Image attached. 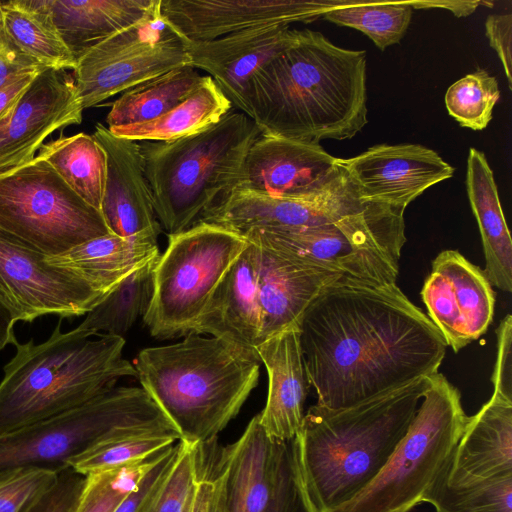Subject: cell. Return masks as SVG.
<instances>
[{"instance_id":"cell-10","label":"cell","mask_w":512,"mask_h":512,"mask_svg":"<svg viewBox=\"0 0 512 512\" xmlns=\"http://www.w3.org/2000/svg\"><path fill=\"white\" fill-rule=\"evenodd\" d=\"M240 234L198 222L168 235L154 268V291L143 322L158 339L185 336L224 274L247 247Z\"/></svg>"},{"instance_id":"cell-21","label":"cell","mask_w":512,"mask_h":512,"mask_svg":"<svg viewBox=\"0 0 512 512\" xmlns=\"http://www.w3.org/2000/svg\"><path fill=\"white\" fill-rule=\"evenodd\" d=\"M343 277L340 273L306 265L258 247L259 343L297 325L318 294Z\"/></svg>"},{"instance_id":"cell-34","label":"cell","mask_w":512,"mask_h":512,"mask_svg":"<svg viewBox=\"0 0 512 512\" xmlns=\"http://www.w3.org/2000/svg\"><path fill=\"white\" fill-rule=\"evenodd\" d=\"M412 11L410 1L338 0L322 18L338 26L359 30L384 51L403 38Z\"/></svg>"},{"instance_id":"cell-46","label":"cell","mask_w":512,"mask_h":512,"mask_svg":"<svg viewBox=\"0 0 512 512\" xmlns=\"http://www.w3.org/2000/svg\"><path fill=\"white\" fill-rule=\"evenodd\" d=\"M44 69L46 68L21 73L0 88V121L8 115L36 76Z\"/></svg>"},{"instance_id":"cell-20","label":"cell","mask_w":512,"mask_h":512,"mask_svg":"<svg viewBox=\"0 0 512 512\" xmlns=\"http://www.w3.org/2000/svg\"><path fill=\"white\" fill-rule=\"evenodd\" d=\"M256 352L268 374V394L258 415L266 434L276 441H290L299 432L304 405L311 387L299 342L297 325L259 343Z\"/></svg>"},{"instance_id":"cell-15","label":"cell","mask_w":512,"mask_h":512,"mask_svg":"<svg viewBox=\"0 0 512 512\" xmlns=\"http://www.w3.org/2000/svg\"><path fill=\"white\" fill-rule=\"evenodd\" d=\"M338 0H161L162 16L186 41H211L272 25L310 23Z\"/></svg>"},{"instance_id":"cell-37","label":"cell","mask_w":512,"mask_h":512,"mask_svg":"<svg viewBox=\"0 0 512 512\" xmlns=\"http://www.w3.org/2000/svg\"><path fill=\"white\" fill-rule=\"evenodd\" d=\"M165 449L134 464L87 475L75 512H115Z\"/></svg>"},{"instance_id":"cell-11","label":"cell","mask_w":512,"mask_h":512,"mask_svg":"<svg viewBox=\"0 0 512 512\" xmlns=\"http://www.w3.org/2000/svg\"><path fill=\"white\" fill-rule=\"evenodd\" d=\"M106 295L0 232V299L16 321L85 315Z\"/></svg>"},{"instance_id":"cell-4","label":"cell","mask_w":512,"mask_h":512,"mask_svg":"<svg viewBox=\"0 0 512 512\" xmlns=\"http://www.w3.org/2000/svg\"><path fill=\"white\" fill-rule=\"evenodd\" d=\"M94 336L78 326L62 331L60 318L44 342H13L15 354L0 381V434L77 408L122 377H137L123 358L122 336Z\"/></svg>"},{"instance_id":"cell-41","label":"cell","mask_w":512,"mask_h":512,"mask_svg":"<svg viewBox=\"0 0 512 512\" xmlns=\"http://www.w3.org/2000/svg\"><path fill=\"white\" fill-rule=\"evenodd\" d=\"M85 483V475L68 467L58 473L55 482L21 512H75Z\"/></svg>"},{"instance_id":"cell-30","label":"cell","mask_w":512,"mask_h":512,"mask_svg":"<svg viewBox=\"0 0 512 512\" xmlns=\"http://www.w3.org/2000/svg\"><path fill=\"white\" fill-rule=\"evenodd\" d=\"M232 104L206 75L186 99L159 118L147 123L109 129L116 136L136 141H170L198 133L218 122Z\"/></svg>"},{"instance_id":"cell-32","label":"cell","mask_w":512,"mask_h":512,"mask_svg":"<svg viewBox=\"0 0 512 512\" xmlns=\"http://www.w3.org/2000/svg\"><path fill=\"white\" fill-rule=\"evenodd\" d=\"M158 257L120 281L85 314L78 327L94 335L100 331L105 332L103 334L117 336L126 333L149 309L154 291V268Z\"/></svg>"},{"instance_id":"cell-22","label":"cell","mask_w":512,"mask_h":512,"mask_svg":"<svg viewBox=\"0 0 512 512\" xmlns=\"http://www.w3.org/2000/svg\"><path fill=\"white\" fill-rule=\"evenodd\" d=\"M512 476V400L493 392L468 417L442 477L447 481Z\"/></svg>"},{"instance_id":"cell-39","label":"cell","mask_w":512,"mask_h":512,"mask_svg":"<svg viewBox=\"0 0 512 512\" xmlns=\"http://www.w3.org/2000/svg\"><path fill=\"white\" fill-rule=\"evenodd\" d=\"M57 475L54 471L41 468L0 473V512H21L55 482Z\"/></svg>"},{"instance_id":"cell-42","label":"cell","mask_w":512,"mask_h":512,"mask_svg":"<svg viewBox=\"0 0 512 512\" xmlns=\"http://www.w3.org/2000/svg\"><path fill=\"white\" fill-rule=\"evenodd\" d=\"M179 446L177 441L164 450L159 460L143 475L115 512H144L171 471Z\"/></svg>"},{"instance_id":"cell-51","label":"cell","mask_w":512,"mask_h":512,"mask_svg":"<svg viewBox=\"0 0 512 512\" xmlns=\"http://www.w3.org/2000/svg\"><path fill=\"white\" fill-rule=\"evenodd\" d=\"M195 488H196V484H195V486H194V488H193V490H192V492H191V494L189 496V499H188V502H187V505H186V508H185L184 512H194Z\"/></svg>"},{"instance_id":"cell-13","label":"cell","mask_w":512,"mask_h":512,"mask_svg":"<svg viewBox=\"0 0 512 512\" xmlns=\"http://www.w3.org/2000/svg\"><path fill=\"white\" fill-rule=\"evenodd\" d=\"M338 163L364 201L403 211L455 171L436 151L419 144H378Z\"/></svg>"},{"instance_id":"cell-52","label":"cell","mask_w":512,"mask_h":512,"mask_svg":"<svg viewBox=\"0 0 512 512\" xmlns=\"http://www.w3.org/2000/svg\"><path fill=\"white\" fill-rule=\"evenodd\" d=\"M10 43L5 35L1 12H0V45ZM11 44V43H10Z\"/></svg>"},{"instance_id":"cell-29","label":"cell","mask_w":512,"mask_h":512,"mask_svg":"<svg viewBox=\"0 0 512 512\" xmlns=\"http://www.w3.org/2000/svg\"><path fill=\"white\" fill-rule=\"evenodd\" d=\"M205 77L188 64L124 91L111 106L106 117L107 128L138 125L159 118L186 99Z\"/></svg>"},{"instance_id":"cell-19","label":"cell","mask_w":512,"mask_h":512,"mask_svg":"<svg viewBox=\"0 0 512 512\" xmlns=\"http://www.w3.org/2000/svg\"><path fill=\"white\" fill-rule=\"evenodd\" d=\"M258 247H247L233 262L207 301L190 332L209 334L259 358ZM188 334V333H187Z\"/></svg>"},{"instance_id":"cell-38","label":"cell","mask_w":512,"mask_h":512,"mask_svg":"<svg viewBox=\"0 0 512 512\" xmlns=\"http://www.w3.org/2000/svg\"><path fill=\"white\" fill-rule=\"evenodd\" d=\"M179 444L171 471L144 512H184L200 475L203 450L202 445L182 439Z\"/></svg>"},{"instance_id":"cell-33","label":"cell","mask_w":512,"mask_h":512,"mask_svg":"<svg viewBox=\"0 0 512 512\" xmlns=\"http://www.w3.org/2000/svg\"><path fill=\"white\" fill-rule=\"evenodd\" d=\"M174 428L142 427L97 442L69 461V467L87 476L145 460L179 441Z\"/></svg>"},{"instance_id":"cell-8","label":"cell","mask_w":512,"mask_h":512,"mask_svg":"<svg viewBox=\"0 0 512 512\" xmlns=\"http://www.w3.org/2000/svg\"><path fill=\"white\" fill-rule=\"evenodd\" d=\"M142 427L175 429L142 387L115 386L77 408L0 434V473L28 468L60 473L97 442Z\"/></svg>"},{"instance_id":"cell-12","label":"cell","mask_w":512,"mask_h":512,"mask_svg":"<svg viewBox=\"0 0 512 512\" xmlns=\"http://www.w3.org/2000/svg\"><path fill=\"white\" fill-rule=\"evenodd\" d=\"M420 295L428 318L454 352L480 338L492 322V285L485 271L457 250L437 255Z\"/></svg>"},{"instance_id":"cell-7","label":"cell","mask_w":512,"mask_h":512,"mask_svg":"<svg viewBox=\"0 0 512 512\" xmlns=\"http://www.w3.org/2000/svg\"><path fill=\"white\" fill-rule=\"evenodd\" d=\"M429 385L406 435L378 475L330 512H409L452 460L468 416L459 390L444 375Z\"/></svg>"},{"instance_id":"cell-25","label":"cell","mask_w":512,"mask_h":512,"mask_svg":"<svg viewBox=\"0 0 512 512\" xmlns=\"http://www.w3.org/2000/svg\"><path fill=\"white\" fill-rule=\"evenodd\" d=\"M190 64L185 40L138 54L92 64H76L74 81L82 108H90L142 82Z\"/></svg>"},{"instance_id":"cell-50","label":"cell","mask_w":512,"mask_h":512,"mask_svg":"<svg viewBox=\"0 0 512 512\" xmlns=\"http://www.w3.org/2000/svg\"><path fill=\"white\" fill-rule=\"evenodd\" d=\"M16 322L9 308L0 299V350L16 340L14 333Z\"/></svg>"},{"instance_id":"cell-24","label":"cell","mask_w":512,"mask_h":512,"mask_svg":"<svg viewBox=\"0 0 512 512\" xmlns=\"http://www.w3.org/2000/svg\"><path fill=\"white\" fill-rule=\"evenodd\" d=\"M270 438L255 415L239 439L224 448L229 512H264L270 501L281 444Z\"/></svg>"},{"instance_id":"cell-26","label":"cell","mask_w":512,"mask_h":512,"mask_svg":"<svg viewBox=\"0 0 512 512\" xmlns=\"http://www.w3.org/2000/svg\"><path fill=\"white\" fill-rule=\"evenodd\" d=\"M466 188L476 218L485 256V273L491 285L512 291V240L501 207L497 185L485 154L470 148Z\"/></svg>"},{"instance_id":"cell-1","label":"cell","mask_w":512,"mask_h":512,"mask_svg":"<svg viewBox=\"0 0 512 512\" xmlns=\"http://www.w3.org/2000/svg\"><path fill=\"white\" fill-rule=\"evenodd\" d=\"M297 326L317 404L330 409L437 373L447 348L396 283L343 277L318 294Z\"/></svg>"},{"instance_id":"cell-27","label":"cell","mask_w":512,"mask_h":512,"mask_svg":"<svg viewBox=\"0 0 512 512\" xmlns=\"http://www.w3.org/2000/svg\"><path fill=\"white\" fill-rule=\"evenodd\" d=\"M156 0H47L53 22L76 60L111 35L137 23Z\"/></svg>"},{"instance_id":"cell-36","label":"cell","mask_w":512,"mask_h":512,"mask_svg":"<svg viewBox=\"0 0 512 512\" xmlns=\"http://www.w3.org/2000/svg\"><path fill=\"white\" fill-rule=\"evenodd\" d=\"M500 98L498 81L486 70L478 69L453 83L446 91L445 105L462 127L485 129Z\"/></svg>"},{"instance_id":"cell-18","label":"cell","mask_w":512,"mask_h":512,"mask_svg":"<svg viewBox=\"0 0 512 512\" xmlns=\"http://www.w3.org/2000/svg\"><path fill=\"white\" fill-rule=\"evenodd\" d=\"M106 156L100 212L112 234L128 237L160 225L145 174L140 141L116 136L101 123L92 134Z\"/></svg>"},{"instance_id":"cell-9","label":"cell","mask_w":512,"mask_h":512,"mask_svg":"<svg viewBox=\"0 0 512 512\" xmlns=\"http://www.w3.org/2000/svg\"><path fill=\"white\" fill-rule=\"evenodd\" d=\"M0 232L45 256L112 234L101 212L39 155L0 172Z\"/></svg>"},{"instance_id":"cell-5","label":"cell","mask_w":512,"mask_h":512,"mask_svg":"<svg viewBox=\"0 0 512 512\" xmlns=\"http://www.w3.org/2000/svg\"><path fill=\"white\" fill-rule=\"evenodd\" d=\"M133 365L142 388L180 438L207 445L257 386L260 359L189 332L180 342L141 350Z\"/></svg>"},{"instance_id":"cell-35","label":"cell","mask_w":512,"mask_h":512,"mask_svg":"<svg viewBox=\"0 0 512 512\" xmlns=\"http://www.w3.org/2000/svg\"><path fill=\"white\" fill-rule=\"evenodd\" d=\"M422 502L436 512H512V476L451 482L441 474Z\"/></svg>"},{"instance_id":"cell-43","label":"cell","mask_w":512,"mask_h":512,"mask_svg":"<svg viewBox=\"0 0 512 512\" xmlns=\"http://www.w3.org/2000/svg\"><path fill=\"white\" fill-rule=\"evenodd\" d=\"M497 357L491 382L495 393L512 400V317L506 315L496 330Z\"/></svg>"},{"instance_id":"cell-14","label":"cell","mask_w":512,"mask_h":512,"mask_svg":"<svg viewBox=\"0 0 512 512\" xmlns=\"http://www.w3.org/2000/svg\"><path fill=\"white\" fill-rule=\"evenodd\" d=\"M338 159L320 144L260 135L250 146L236 188L309 200L341 175Z\"/></svg>"},{"instance_id":"cell-2","label":"cell","mask_w":512,"mask_h":512,"mask_svg":"<svg viewBox=\"0 0 512 512\" xmlns=\"http://www.w3.org/2000/svg\"><path fill=\"white\" fill-rule=\"evenodd\" d=\"M366 67V51L300 30L252 76L250 118L266 136L312 144L351 139L368 123Z\"/></svg>"},{"instance_id":"cell-28","label":"cell","mask_w":512,"mask_h":512,"mask_svg":"<svg viewBox=\"0 0 512 512\" xmlns=\"http://www.w3.org/2000/svg\"><path fill=\"white\" fill-rule=\"evenodd\" d=\"M8 41L44 68L65 71L77 60L57 31L47 0L0 1Z\"/></svg>"},{"instance_id":"cell-48","label":"cell","mask_w":512,"mask_h":512,"mask_svg":"<svg viewBox=\"0 0 512 512\" xmlns=\"http://www.w3.org/2000/svg\"><path fill=\"white\" fill-rule=\"evenodd\" d=\"M413 9L441 8L449 10L456 17H467L481 4L480 1H410Z\"/></svg>"},{"instance_id":"cell-31","label":"cell","mask_w":512,"mask_h":512,"mask_svg":"<svg viewBox=\"0 0 512 512\" xmlns=\"http://www.w3.org/2000/svg\"><path fill=\"white\" fill-rule=\"evenodd\" d=\"M38 155L79 197L100 211L106 178V156L92 135L80 132L52 140L43 144Z\"/></svg>"},{"instance_id":"cell-45","label":"cell","mask_w":512,"mask_h":512,"mask_svg":"<svg viewBox=\"0 0 512 512\" xmlns=\"http://www.w3.org/2000/svg\"><path fill=\"white\" fill-rule=\"evenodd\" d=\"M44 68L12 44L0 45V88L21 73Z\"/></svg>"},{"instance_id":"cell-17","label":"cell","mask_w":512,"mask_h":512,"mask_svg":"<svg viewBox=\"0 0 512 512\" xmlns=\"http://www.w3.org/2000/svg\"><path fill=\"white\" fill-rule=\"evenodd\" d=\"M299 31L286 25L262 26L211 41L185 40V48L190 65L208 72L232 106L250 117L252 76L293 45Z\"/></svg>"},{"instance_id":"cell-3","label":"cell","mask_w":512,"mask_h":512,"mask_svg":"<svg viewBox=\"0 0 512 512\" xmlns=\"http://www.w3.org/2000/svg\"><path fill=\"white\" fill-rule=\"evenodd\" d=\"M429 376L355 405L309 407L291 440L302 489L315 512H330L360 493L406 435Z\"/></svg>"},{"instance_id":"cell-16","label":"cell","mask_w":512,"mask_h":512,"mask_svg":"<svg viewBox=\"0 0 512 512\" xmlns=\"http://www.w3.org/2000/svg\"><path fill=\"white\" fill-rule=\"evenodd\" d=\"M74 77L46 68L0 121V172L31 161L55 131L82 122Z\"/></svg>"},{"instance_id":"cell-47","label":"cell","mask_w":512,"mask_h":512,"mask_svg":"<svg viewBox=\"0 0 512 512\" xmlns=\"http://www.w3.org/2000/svg\"><path fill=\"white\" fill-rule=\"evenodd\" d=\"M216 472L217 473H212V490L207 512H229L227 503L226 470L220 459L216 466Z\"/></svg>"},{"instance_id":"cell-23","label":"cell","mask_w":512,"mask_h":512,"mask_svg":"<svg viewBox=\"0 0 512 512\" xmlns=\"http://www.w3.org/2000/svg\"><path fill=\"white\" fill-rule=\"evenodd\" d=\"M161 225L122 237L107 234L85 241L46 262L87 282L107 295L120 281L159 254Z\"/></svg>"},{"instance_id":"cell-44","label":"cell","mask_w":512,"mask_h":512,"mask_svg":"<svg viewBox=\"0 0 512 512\" xmlns=\"http://www.w3.org/2000/svg\"><path fill=\"white\" fill-rule=\"evenodd\" d=\"M485 35L497 53L505 72L509 89H512V15L491 14L485 20Z\"/></svg>"},{"instance_id":"cell-40","label":"cell","mask_w":512,"mask_h":512,"mask_svg":"<svg viewBox=\"0 0 512 512\" xmlns=\"http://www.w3.org/2000/svg\"><path fill=\"white\" fill-rule=\"evenodd\" d=\"M264 512H315L296 473L291 440L281 444L273 491Z\"/></svg>"},{"instance_id":"cell-6","label":"cell","mask_w":512,"mask_h":512,"mask_svg":"<svg viewBox=\"0 0 512 512\" xmlns=\"http://www.w3.org/2000/svg\"><path fill=\"white\" fill-rule=\"evenodd\" d=\"M261 135L248 115L231 109L206 129L170 141H140L159 224L183 232L239 180L247 152Z\"/></svg>"},{"instance_id":"cell-49","label":"cell","mask_w":512,"mask_h":512,"mask_svg":"<svg viewBox=\"0 0 512 512\" xmlns=\"http://www.w3.org/2000/svg\"><path fill=\"white\" fill-rule=\"evenodd\" d=\"M212 490V472L204 464L195 488L194 512H207Z\"/></svg>"}]
</instances>
